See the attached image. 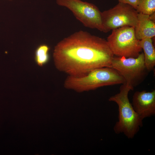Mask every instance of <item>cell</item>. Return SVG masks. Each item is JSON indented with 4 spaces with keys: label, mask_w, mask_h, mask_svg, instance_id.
Returning <instances> with one entry per match:
<instances>
[{
    "label": "cell",
    "mask_w": 155,
    "mask_h": 155,
    "mask_svg": "<svg viewBox=\"0 0 155 155\" xmlns=\"http://www.w3.org/2000/svg\"><path fill=\"white\" fill-rule=\"evenodd\" d=\"M125 82L124 78L115 69L105 67L96 69L80 76L68 75L64 86L67 89L80 92Z\"/></svg>",
    "instance_id": "obj_3"
},
{
    "label": "cell",
    "mask_w": 155,
    "mask_h": 155,
    "mask_svg": "<svg viewBox=\"0 0 155 155\" xmlns=\"http://www.w3.org/2000/svg\"><path fill=\"white\" fill-rule=\"evenodd\" d=\"M138 13L131 6L119 2L112 8L101 12L102 32L107 33L113 29L128 26L135 27Z\"/></svg>",
    "instance_id": "obj_6"
},
{
    "label": "cell",
    "mask_w": 155,
    "mask_h": 155,
    "mask_svg": "<svg viewBox=\"0 0 155 155\" xmlns=\"http://www.w3.org/2000/svg\"><path fill=\"white\" fill-rule=\"evenodd\" d=\"M111 67L124 78L125 82L132 89L141 83L149 72L144 63L143 52L136 57L126 58L114 56Z\"/></svg>",
    "instance_id": "obj_5"
},
{
    "label": "cell",
    "mask_w": 155,
    "mask_h": 155,
    "mask_svg": "<svg viewBox=\"0 0 155 155\" xmlns=\"http://www.w3.org/2000/svg\"><path fill=\"white\" fill-rule=\"evenodd\" d=\"M56 2L59 5L69 9L85 27L102 32L101 12L94 4L81 0H56Z\"/></svg>",
    "instance_id": "obj_7"
},
{
    "label": "cell",
    "mask_w": 155,
    "mask_h": 155,
    "mask_svg": "<svg viewBox=\"0 0 155 155\" xmlns=\"http://www.w3.org/2000/svg\"><path fill=\"white\" fill-rule=\"evenodd\" d=\"M49 47L46 44L39 46L36 50L34 59L36 63L40 66H42L49 61Z\"/></svg>",
    "instance_id": "obj_11"
},
{
    "label": "cell",
    "mask_w": 155,
    "mask_h": 155,
    "mask_svg": "<svg viewBox=\"0 0 155 155\" xmlns=\"http://www.w3.org/2000/svg\"><path fill=\"white\" fill-rule=\"evenodd\" d=\"M119 2L129 5L136 9L139 0H117Z\"/></svg>",
    "instance_id": "obj_13"
},
{
    "label": "cell",
    "mask_w": 155,
    "mask_h": 155,
    "mask_svg": "<svg viewBox=\"0 0 155 155\" xmlns=\"http://www.w3.org/2000/svg\"><path fill=\"white\" fill-rule=\"evenodd\" d=\"M106 40L114 56L137 57L142 51L135 35L134 27L126 26L112 30Z\"/></svg>",
    "instance_id": "obj_4"
},
{
    "label": "cell",
    "mask_w": 155,
    "mask_h": 155,
    "mask_svg": "<svg viewBox=\"0 0 155 155\" xmlns=\"http://www.w3.org/2000/svg\"><path fill=\"white\" fill-rule=\"evenodd\" d=\"M134 30L135 36L138 40L152 38L155 36V22L151 20L149 15L138 13Z\"/></svg>",
    "instance_id": "obj_9"
},
{
    "label": "cell",
    "mask_w": 155,
    "mask_h": 155,
    "mask_svg": "<svg viewBox=\"0 0 155 155\" xmlns=\"http://www.w3.org/2000/svg\"><path fill=\"white\" fill-rule=\"evenodd\" d=\"M136 10L138 13L152 14L155 12V0H139Z\"/></svg>",
    "instance_id": "obj_12"
},
{
    "label": "cell",
    "mask_w": 155,
    "mask_h": 155,
    "mask_svg": "<svg viewBox=\"0 0 155 155\" xmlns=\"http://www.w3.org/2000/svg\"><path fill=\"white\" fill-rule=\"evenodd\" d=\"M133 108L140 118H145L155 115V90L150 92L144 90L135 92L132 98Z\"/></svg>",
    "instance_id": "obj_8"
},
{
    "label": "cell",
    "mask_w": 155,
    "mask_h": 155,
    "mask_svg": "<svg viewBox=\"0 0 155 155\" xmlns=\"http://www.w3.org/2000/svg\"><path fill=\"white\" fill-rule=\"evenodd\" d=\"M114 56L106 40L83 30L60 41L53 53L56 68L75 77L83 75L96 68L111 67Z\"/></svg>",
    "instance_id": "obj_1"
},
{
    "label": "cell",
    "mask_w": 155,
    "mask_h": 155,
    "mask_svg": "<svg viewBox=\"0 0 155 155\" xmlns=\"http://www.w3.org/2000/svg\"></svg>",
    "instance_id": "obj_14"
},
{
    "label": "cell",
    "mask_w": 155,
    "mask_h": 155,
    "mask_svg": "<svg viewBox=\"0 0 155 155\" xmlns=\"http://www.w3.org/2000/svg\"><path fill=\"white\" fill-rule=\"evenodd\" d=\"M139 44L144 51L145 66L149 71H151L155 66V49L152 39L147 38L140 40Z\"/></svg>",
    "instance_id": "obj_10"
},
{
    "label": "cell",
    "mask_w": 155,
    "mask_h": 155,
    "mask_svg": "<svg viewBox=\"0 0 155 155\" xmlns=\"http://www.w3.org/2000/svg\"><path fill=\"white\" fill-rule=\"evenodd\" d=\"M122 84L119 92L108 99L109 101L115 102L118 106V120L113 130L117 134L123 133L128 139H132L143 126V121L129 102L128 95L132 89L125 82Z\"/></svg>",
    "instance_id": "obj_2"
}]
</instances>
